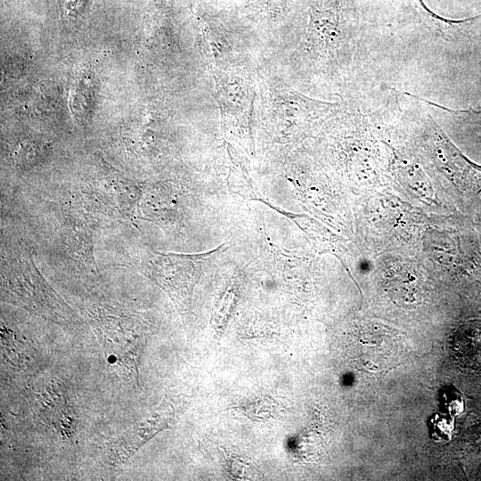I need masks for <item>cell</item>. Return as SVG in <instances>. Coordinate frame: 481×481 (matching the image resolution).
I'll return each instance as SVG.
<instances>
[{
    "label": "cell",
    "mask_w": 481,
    "mask_h": 481,
    "mask_svg": "<svg viewBox=\"0 0 481 481\" xmlns=\"http://www.w3.org/2000/svg\"><path fill=\"white\" fill-rule=\"evenodd\" d=\"M420 120L419 144L426 157L461 196L474 200L481 193V166L469 160L429 114H425Z\"/></svg>",
    "instance_id": "6da1fadb"
},
{
    "label": "cell",
    "mask_w": 481,
    "mask_h": 481,
    "mask_svg": "<svg viewBox=\"0 0 481 481\" xmlns=\"http://www.w3.org/2000/svg\"><path fill=\"white\" fill-rule=\"evenodd\" d=\"M351 39L343 0H314L306 38L311 56L322 64L338 62L352 49Z\"/></svg>",
    "instance_id": "7a4b0ae2"
},
{
    "label": "cell",
    "mask_w": 481,
    "mask_h": 481,
    "mask_svg": "<svg viewBox=\"0 0 481 481\" xmlns=\"http://www.w3.org/2000/svg\"><path fill=\"white\" fill-rule=\"evenodd\" d=\"M340 105L310 98L281 84L263 89L262 110L269 121L281 126L314 123L339 111Z\"/></svg>",
    "instance_id": "3957f363"
},
{
    "label": "cell",
    "mask_w": 481,
    "mask_h": 481,
    "mask_svg": "<svg viewBox=\"0 0 481 481\" xmlns=\"http://www.w3.org/2000/svg\"><path fill=\"white\" fill-rule=\"evenodd\" d=\"M213 77L223 124L248 130L256 97L253 84L240 72L218 65L213 67Z\"/></svg>",
    "instance_id": "277c9868"
},
{
    "label": "cell",
    "mask_w": 481,
    "mask_h": 481,
    "mask_svg": "<svg viewBox=\"0 0 481 481\" xmlns=\"http://www.w3.org/2000/svg\"><path fill=\"white\" fill-rule=\"evenodd\" d=\"M97 330L104 341L109 359L131 360L140 355L138 325L128 317L100 315L96 319Z\"/></svg>",
    "instance_id": "5b68a950"
},
{
    "label": "cell",
    "mask_w": 481,
    "mask_h": 481,
    "mask_svg": "<svg viewBox=\"0 0 481 481\" xmlns=\"http://www.w3.org/2000/svg\"><path fill=\"white\" fill-rule=\"evenodd\" d=\"M451 348L461 367L481 371V321L461 325L452 337Z\"/></svg>",
    "instance_id": "8992f818"
},
{
    "label": "cell",
    "mask_w": 481,
    "mask_h": 481,
    "mask_svg": "<svg viewBox=\"0 0 481 481\" xmlns=\"http://www.w3.org/2000/svg\"><path fill=\"white\" fill-rule=\"evenodd\" d=\"M173 413L170 405H161L151 418L139 423L138 428L131 429L130 435L126 437V450H135L156 433L167 428L172 420Z\"/></svg>",
    "instance_id": "52a82bcc"
},
{
    "label": "cell",
    "mask_w": 481,
    "mask_h": 481,
    "mask_svg": "<svg viewBox=\"0 0 481 481\" xmlns=\"http://www.w3.org/2000/svg\"><path fill=\"white\" fill-rule=\"evenodd\" d=\"M420 15V18L427 22L428 27L434 31L439 32L444 38L470 25L471 18L464 20H450L439 16L428 8L422 0H405Z\"/></svg>",
    "instance_id": "ba28073f"
},
{
    "label": "cell",
    "mask_w": 481,
    "mask_h": 481,
    "mask_svg": "<svg viewBox=\"0 0 481 481\" xmlns=\"http://www.w3.org/2000/svg\"><path fill=\"white\" fill-rule=\"evenodd\" d=\"M430 437L435 441H449L453 430V419L444 412L433 413L428 420Z\"/></svg>",
    "instance_id": "9c48e42d"
},
{
    "label": "cell",
    "mask_w": 481,
    "mask_h": 481,
    "mask_svg": "<svg viewBox=\"0 0 481 481\" xmlns=\"http://www.w3.org/2000/svg\"><path fill=\"white\" fill-rule=\"evenodd\" d=\"M440 410L452 417L459 415L464 408L462 395L454 387L447 386L438 394Z\"/></svg>",
    "instance_id": "30bf717a"
}]
</instances>
